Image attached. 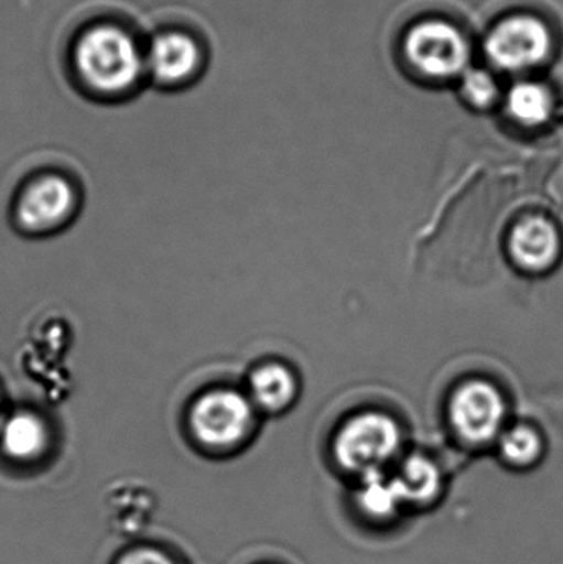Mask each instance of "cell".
<instances>
[{
  "label": "cell",
  "mask_w": 563,
  "mask_h": 564,
  "mask_svg": "<svg viewBox=\"0 0 563 564\" xmlns=\"http://www.w3.org/2000/svg\"><path fill=\"white\" fill-rule=\"evenodd\" d=\"M75 63L83 82L101 95L129 91L144 69L145 58L129 33L115 25H98L79 36Z\"/></svg>",
  "instance_id": "obj_1"
},
{
  "label": "cell",
  "mask_w": 563,
  "mask_h": 564,
  "mask_svg": "<svg viewBox=\"0 0 563 564\" xmlns=\"http://www.w3.org/2000/svg\"><path fill=\"white\" fill-rule=\"evenodd\" d=\"M402 449V430L389 414L364 411L349 417L333 441V457L344 473L357 479L386 473Z\"/></svg>",
  "instance_id": "obj_2"
},
{
  "label": "cell",
  "mask_w": 563,
  "mask_h": 564,
  "mask_svg": "<svg viewBox=\"0 0 563 564\" xmlns=\"http://www.w3.org/2000/svg\"><path fill=\"white\" fill-rule=\"evenodd\" d=\"M255 410L247 394L234 388H215L192 404L188 426L201 446L230 451L253 433Z\"/></svg>",
  "instance_id": "obj_3"
},
{
  "label": "cell",
  "mask_w": 563,
  "mask_h": 564,
  "mask_svg": "<svg viewBox=\"0 0 563 564\" xmlns=\"http://www.w3.org/2000/svg\"><path fill=\"white\" fill-rule=\"evenodd\" d=\"M452 430L468 446H485L501 436L506 401L501 391L486 380H469L453 391L448 404Z\"/></svg>",
  "instance_id": "obj_4"
},
{
  "label": "cell",
  "mask_w": 563,
  "mask_h": 564,
  "mask_svg": "<svg viewBox=\"0 0 563 564\" xmlns=\"http://www.w3.org/2000/svg\"><path fill=\"white\" fill-rule=\"evenodd\" d=\"M410 63L430 78H453L468 65L469 46L458 29L443 20H426L405 39Z\"/></svg>",
  "instance_id": "obj_5"
},
{
  "label": "cell",
  "mask_w": 563,
  "mask_h": 564,
  "mask_svg": "<svg viewBox=\"0 0 563 564\" xmlns=\"http://www.w3.org/2000/svg\"><path fill=\"white\" fill-rule=\"evenodd\" d=\"M552 48L548 26L538 17L512 15L489 33L486 52L492 63L511 72L541 65Z\"/></svg>",
  "instance_id": "obj_6"
},
{
  "label": "cell",
  "mask_w": 563,
  "mask_h": 564,
  "mask_svg": "<svg viewBox=\"0 0 563 564\" xmlns=\"http://www.w3.org/2000/svg\"><path fill=\"white\" fill-rule=\"evenodd\" d=\"M78 192L62 175H43L26 185L17 200V224L26 234L58 230L75 215Z\"/></svg>",
  "instance_id": "obj_7"
},
{
  "label": "cell",
  "mask_w": 563,
  "mask_h": 564,
  "mask_svg": "<svg viewBox=\"0 0 563 564\" xmlns=\"http://www.w3.org/2000/svg\"><path fill=\"white\" fill-rule=\"evenodd\" d=\"M562 235L554 221L541 215L522 218L508 237L511 260L526 273L554 270L562 257Z\"/></svg>",
  "instance_id": "obj_8"
},
{
  "label": "cell",
  "mask_w": 563,
  "mask_h": 564,
  "mask_svg": "<svg viewBox=\"0 0 563 564\" xmlns=\"http://www.w3.org/2000/svg\"><path fill=\"white\" fill-rule=\"evenodd\" d=\"M350 503L357 519L373 529L393 527L409 513L392 474L387 470L359 477Z\"/></svg>",
  "instance_id": "obj_9"
},
{
  "label": "cell",
  "mask_w": 563,
  "mask_h": 564,
  "mask_svg": "<svg viewBox=\"0 0 563 564\" xmlns=\"http://www.w3.org/2000/svg\"><path fill=\"white\" fill-rule=\"evenodd\" d=\"M390 474L409 513L430 510L442 499L445 477L439 464L425 454H410Z\"/></svg>",
  "instance_id": "obj_10"
},
{
  "label": "cell",
  "mask_w": 563,
  "mask_h": 564,
  "mask_svg": "<svg viewBox=\"0 0 563 564\" xmlns=\"http://www.w3.org/2000/svg\"><path fill=\"white\" fill-rule=\"evenodd\" d=\"M145 65L159 82L178 85L197 72L201 65V50L187 33H161L151 43Z\"/></svg>",
  "instance_id": "obj_11"
},
{
  "label": "cell",
  "mask_w": 563,
  "mask_h": 564,
  "mask_svg": "<svg viewBox=\"0 0 563 564\" xmlns=\"http://www.w3.org/2000/svg\"><path fill=\"white\" fill-rule=\"evenodd\" d=\"M50 446L48 423L29 410L3 417L0 426V449L17 463H30L45 454Z\"/></svg>",
  "instance_id": "obj_12"
},
{
  "label": "cell",
  "mask_w": 563,
  "mask_h": 564,
  "mask_svg": "<svg viewBox=\"0 0 563 564\" xmlns=\"http://www.w3.org/2000/svg\"><path fill=\"white\" fill-rule=\"evenodd\" d=\"M297 397L296 375L278 361L260 365L250 377V401L267 413H280Z\"/></svg>",
  "instance_id": "obj_13"
},
{
  "label": "cell",
  "mask_w": 563,
  "mask_h": 564,
  "mask_svg": "<svg viewBox=\"0 0 563 564\" xmlns=\"http://www.w3.org/2000/svg\"><path fill=\"white\" fill-rule=\"evenodd\" d=\"M498 451L506 466L516 470H528L541 463L545 444L542 434L535 427L518 424L502 431Z\"/></svg>",
  "instance_id": "obj_14"
},
{
  "label": "cell",
  "mask_w": 563,
  "mask_h": 564,
  "mask_svg": "<svg viewBox=\"0 0 563 564\" xmlns=\"http://www.w3.org/2000/svg\"><path fill=\"white\" fill-rule=\"evenodd\" d=\"M508 111L518 124H545L554 111L551 91L539 83H519L508 96Z\"/></svg>",
  "instance_id": "obj_15"
},
{
  "label": "cell",
  "mask_w": 563,
  "mask_h": 564,
  "mask_svg": "<svg viewBox=\"0 0 563 564\" xmlns=\"http://www.w3.org/2000/svg\"><path fill=\"white\" fill-rule=\"evenodd\" d=\"M463 95L473 106L488 108L498 99V85L485 69H473L466 73Z\"/></svg>",
  "instance_id": "obj_16"
},
{
  "label": "cell",
  "mask_w": 563,
  "mask_h": 564,
  "mask_svg": "<svg viewBox=\"0 0 563 564\" xmlns=\"http://www.w3.org/2000/svg\"><path fill=\"white\" fill-rule=\"evenodd\" d=\"M118 564H175L165 553L154 549H136L126 553Z\"/></svg>",
  "instance_id": "obj_17"
},
{
  "label": "cell",
  "mask_w": 563,
  "mask_h": 564,
  "mask_svg": "<svg viewBox=\"0 0 563 564\" xmlns=\"http://www.w3.org/2000/svg\"><path fill=\"white\" fill-rule=\"evenodd\" d=\"M3 417H6V414H3L2 401H0V426H2Z\"/></svg>",
  "instance_id": "obj_18"
}]
</instances>
